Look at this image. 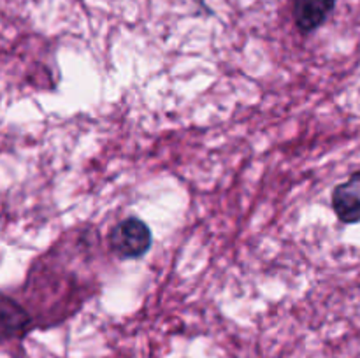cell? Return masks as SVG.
I'll list each match as a JSON object with an SVG mask.
<instances>
[{
	"label": "cell",
	"instance_id": "6da1fadb",
	"mask_svg": "<svg viewBox=\"0 0 360 358\" xmlns=\"http://www.w3.org/2000/svg\"><path fill=\"white\" fill-rule=\"evenodd\" d=\"M109 244L122 258H139L150 249L151 230L139 218H127L112 228Z\"/></svg>",
	"mask_w": 360,
	"mask_h": 358
},
{
	"label": "cell",
	"instance_id": "7a4b0ae2",
	"mask_svg": "<svg viewBox=\"0 0 360 358\" xmlns=\"http://www.w3.org/2000/svg\"><path fill=\"white\" fill-rule=\"evenodd\" d=\"M32 329L27 309L6 293H0V343L20 339Z\"/></svg>",
	"mask_w": 360,
	"mask_h": 358
},
{
	"label": "cell",
	"instance_id": "3957f363",
	"mask_svg": "<svg viewBox=\"0 0 360 358\" xmlns=\"http://www.w3.org/2000/svg\"><path fill=\"white\" fill-rule=\"evenodd\" d=\"M333 207L336 216L343 223L360 221V171L350 175V179L338 185L333 192Z\"/></svg>",
	"mask_w": 360,
	"mask_h": 358
},
{
	"label": "cell",
	"instance_id": "277c9868",
	"mask_svg": "<svg viewBox=\"0 0 360 358\" xmlns=\"http://www.w3.org/2000/svg\"><path fill=\"white\" fill-rule=\"evenodd\" d=\"M334 9V0H294V21L301 32H313L326 23Z\"/></svg>",
	"mask_w": 360,
	"mask_h": 358
}]
</instances>
